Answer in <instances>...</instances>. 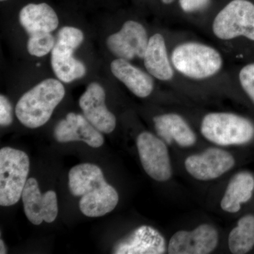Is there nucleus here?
Returning <instances> with one entry per match:
<instances>
[{
  "instance_id": "obj_1",
  "label": "nucleus",
  "mask_w": 254,
  "mask_h": 254,
  "mask_svg": "<svg viewBox=\"0 0 254 254\" xmlns=\"http://www.w3.org/2000/svg\"><path fill=\"white\" fill-rule=\"evenodd\" d=\"M68 187L72 195L81 197L80 210L90 218L103 216L118 205V191L105 181L101 169L94 164L73 167L68 173Z\"/></svg>"
},
{
  "instance_id": "obj_2",
  "label": "nucleus",
  "mask_w": 254,
  "mask_h": 254,
  "mask_svg": "<svg viewBox=\"0 0 254 254\" xmlns=\"http://www.w3.org/2000/svg\"><path fill=\"white\" fill-rule=\"evenodd\" d=\"M64 95L63 83L54 78H48L21 96L16 105L15 113L25 127L38 128L49 121Z\"/></svg>"
},
{
  "instance_id": "obj_3",
  "label": "nucleus",
  "mask_w": 254,
  "mask_h": 254,
  "mask_svg": "<svg viewBox=\"0 0 254 254\" xmlns=\"http://www.w3.org/2000/svg\"><path fill=\"white\" fill-rule=\"evenodd\" d=\"M174 67L187 77L203 79L211 77L222 68L220 53L212 47L201 43H182L171 55Z\"/></svg>"
},
{
  "instance_id": "obj_4",
  "label": "nucleus",
  "mask_w": 254,
  "mask_h": 254,
  "mask_svg": "<svg viewBox=\"0 0 254 254\" xmlns=\"http://www.w3.org/2000/svg\"><path fill=\"white\" fill-rule=\"evenodd\" d=\"M30 169L28 155L4 147L0 150V205L16 204L22 195Z\"/></svg>"
},
{
  "instance_id": "obj_5",
  "label": "nucleus",
  "mask_w": 254,
  "mask_h": 254,
  "mask_svg": "<svg viewBox=\"0 0 254 254\" xmlns=\"http://www.w3.org/2000/svg\"><path fill=\"white\" fill-rule=\"evenodd\" d=\"M200 131L206 139L218 145H242L253 138L254 126L235 114L213 113L203 118Z\"/></svg>"
},
{
  "instance_id": "obj_6",
  "label": "nucleus",
  "mask_w": 254,
  "mask_h": 254,
  "mask_svg": "<svg viewBox=\"0 0 254 254\" xmlns=\"http://www.w3.org/2000/svg\"><path fill=\"white\" fill-rule=\"evenodd\" d=\"M83 39V32L78 28L64 26L58 32V40L52 50L51 64L60 81L71 83L86 74V66L73 55Z\"/></svg>"
},
{
  "instance_id": "obj_7",
  "label": "nucleus",
  "mask_w": 254,
  "mask_h": 254,
  "mask_svg": "<svg viewBox=\"0 0 254 254\" xmlns=\"http://www.w3.org/2000/svg\"><path fill=\"white\" fill-rule=\"evenodd\" d=\"M213 31L219 39L244 36L254 41V4L248 0H232L215 16Z\"/></svg>"
},
{
  "instance_id": "obj_8",
  "label": "nucleus",
  "mask_w": 254,
  "mask_h": 254,
  "mask_svg": "<svg viewBox=\"0 0 254 254\" xmlns=\"http://www.w3.org/2000/svg\"><path fill=\"white\" fill-rule=\"evenodd\" d=\"M136 145L145 173L156 181L170 180L172 167L165 142L153 133L145 131L138 135Z\"/></svg>"
},
{
  "instance_id": "obj_9",
  "label": "nucleus",
  "mask_w": 254,
  "mask_h": 254,
  "mask_svg": "<svg viewBox=\"0 0 254 254\" xmlns=\"http://www.w3.org/2000/svg\"><path fill=\"white\" fill-rule=\"evenodd\" d=\"M146 30L141 23L127 21L118 33L107 38L108 49L118 58L128 60L144 58L148 44Z\"/></svg>"
},
{
  "instance_id": "obj_10",
  "label": "nucleus",
  "mask_w": 254,
  "mask_h": 254,
  "mask_svg": "<svg viewBox=\"0 0 254 254\" xmlns=\"http://www.w3.org/2000/svg\"><path fill=\"white\" fill-rule=\"evenodd\" d=\"M25 214L31 223L39 225L54 222L58 214V197L54 190L42 193L35 178L26 182L21 195Z\"/></svg>"
},
{
  "instance_id": "obj_11",
  "label": "nucleus",
  "mask_w": 254,
  "mask_h": 254,
  "mask_svg": "<svg viewBox=\"0 0 254 254\" xmlns=\"http://www.w3.org/2000/svg\"><path fill=\"white\" fill-rule=\"evenodd\" d=\"M235 161L228 152L220 148H208L199 154L190 155L185 160V168L198 180H214L231 170Z\"/></svg>"
},
{
  "instance_id": "obj_12",
  "label": "nucleus",
  "mask_w": 254,
  "mask_h": 254,
  "mask_svg": "<svg viewBox=\"0 0 254 254\" xmlns=\"http://www.w3.org/2000/svg\"><path fill=\"white\" fill-rule=\"evenodd\" d=\"M218 243V233L211 225L203 224L188 232L179 231L170 239V254H207L213 252Z\"/></svg>"
},
{
  "instance_id": "obj_13",
  "label": "nucleus",
  "mask_w": 254,
  "mask_h": 254,
  "mask_svg": "<svg viewBox=\"0 0 254 254\" xmlns=\"http://www.w3.org/2000/svg\"><path fill=\"white\" fill-rule=\"evenodd\" d=\"M83 115L101 133H110L116 127L115 115L105 104V91L99 83H90L79 100Z\"/></svg>"
},
{
  "instance_id": "obj_14",
  "label": "nucleus",
  "mask_w": 254,
  "mask_h": 254,
  "mask_svg": "<svg viewBox=\"0 0 254 254\" xmlns=\"http://www.w3.org/2000/svg\"><path fill=\"white\" fill-rule=\"evenodd\" d=\"M55 139L60 143L83 141L93 148H99L104 143L101 132L79 114L68 113L55 127Z\"/></svg>"
},
{
  "instance_id": "obj_15",
  "label": "nucleus",
  "mask_w": 254,
  "mask_h": 254,
  "mask_svg": "<svg viewBox=\"0 0 254 254\" xmlns=\"http://www.w3.org/2000/svg\"><path fill=\"white\" fill-rule=\"evenodd\" d=\"M166 252L163 235L153 227L143 225L115 245L113 254H161Z\"/></svg>"
},
{
  "instance_id": "obj_16",
  "label": "nucleus",
  "mask_w": 254,
  "mask_h": 254,
  "mask_svg": "<svg viewBox=\"0 0 254 254\" xmlns=\"http://www.w3.org/2000/svg\"><path fill=\"white\" fill-rule=\"evenodd\" d=\"M157 133L168 144L175 141L182 147H190L196 141L194 132L190 125L177 114H165L153 118Z\"/></svg>"
},
{
  "instance_id": "obj_17",
  "label": "nucleus",
  "mask_w": 254,
  "mask_h": 254,
  "mask_svg": "<svg viewBox=\"0 0 254 254\" xmlns=\"http://www.w3.org/2000/svg\"><path fill=\"white\" fill-rule=\"evenodd\" d=\"M114 76L123 82L136 96L146 98L151 94L154 88V81L148 73L133 66L128 60L118 58L110 64Z\"/></svg>"
},
{
  "instance_id": "obj_18",
  "label": "nucleus",
  "mask_w": 254,
  "mask_h": 254,
  "mask_svg": "<svg viewBox=\"0 0 254 254\" xmlns=\"http://www.w3.org/2000/svg\"><path fill=\"white\" fill-rule=\"evenodd\" d=\"M19 22L29 36L51 33L57 29L59 19L55 10L46 3L28 4L20 11Z\"/></svg>"
},
{
  "instance_id": "obj_19",
  "label": "nucleus",
  "mask_w": 254,
  "mask_h": 254,
  "mask_svg": "<svg viewBox=\"0 0 254 254\" xmlns=\"http://www.w3.org/2000/svg\"><path fill=\"white\" fill-rule=\"evenodd\" d=\"M143 59L145 68L152 76L160 81H170L173 78V68L169 60L165 39L160 33L150 37Z\"/></svg>"
},
{
  "instance_id": "obj_20",
  "label": "nucleus",
  "mask_w": 254,
  "mask_h": 254,
  "mask_svg": "<svg viewBox=\"0 0 254 254\" xmlns=\"http://www.w3.org/2000/svg\"><path fill=\"white\" fill-rule=\"evenodd\" d=\"M254 189V178L250 173H237L229 182L221 200V208L228 213H237L241 205L252 198Z\"/></svg>"
},
{
  "instance_id": "obj_21",
  "label": "nucleus",
  "mask_w": 254,
  "mask_h": 254,
  "mask_svg": "<svg viewBox=\"0 0 254 254\" xmlns=\"http://www.w3.org/2000/svg\"><path fill=\"white\" fill-rule=\"evenodd\" d=\"M229 248L232 254H247L254 246V216L246 215L239 220L229 235Z\"/></svg>"
},
{
  "instance_id": "obj_22",
  "label": "nucleus",
  "mask_w": 254,
  "mask_h": 254,
  "mask_svg": "<svg viewBox=\"0 0 254 254\" xmlns=\"http://www.w3.org/2000/svg\"><path fill=\"white\" fill-rule=\"evenodd\" d=\"M55 43V38L50 33L31 35L27 43L28 52L33 56L41 58L53 50Z\"/></svg>"
},
{
  "instance_id": "obj_23",
  "label": "nucleus",
  "mask_w": 254,
  "mask_h": 254,
  "mask_svg": "<svg viewBox=\"0 0 254 254\" xmlns=\"http://www.w3.org/2000/svg\"><path fill=\"white\" fill-rule=\"evenodd\" d=\"M239 76L242 88L254 103V64L242 68Z\"/></svg>"
},
{
  "instance_id": "obj_24",
  "label": "nucleus",
  "mask_w": 254,
  "mask_h": 254,
  "mask_svg": "<svg viewBox=\"0 0 254 254\" xmlns=\"http://www.w3.org/2000/svg\"><path fill=\"white\" fill-rule=\"evenodd\" d=\"M13 122V109L9 99L4 95H0V125L8 127Z\"/></svg>"
},
{
  "instance_id": "obj_25",
  "label": "nucleus",
  "mask_w": 254,
  "mask_h": 254,
  "mask_svg": "<svg viewBox=\"0 0 254 254\" xmlns=\"http://www.w3.org/2000/svg\"><path fill=\"white\" fill-rule=\"evenodd\" d=\"M180 7L186 13H193L206 8L210 0H179Z\"/></svg>"
},
{
  "instance_id": "obj_26",
  "label": "nucleus",
  "mask_w": 254,
  "mask_h": 254,
  "mask_svg": "<svg viewBox=\"0 0 254 254\" xmlns=\"http://www.w3.org/2000/svg\"><path fill=\"white\" fill-rule=\"evenodd\" d=\"M0 248H1V250H0V254H4L6 253V248H5L4 243L2 240L0 241Z\"/></svg>"
},
{
  "instance_id": "obj_27",
  "label": "nucleus",
  "mask_w": 254,
  "mask_h": 254,
  "mask_svg": "<svg viewBox=\"0 0 254 254\" xmlns=\"http://www.w3.org/2000/svg\"><path fill=\"white\" fill-rule=\"evenodd\" d=\"M165 4H170L175 1V0H161Z\"/></svg>"
},
{
  "instance_id": "obj_28",
  "label": "nucleus",
  "mask_w": 254,
  "mask_h": 254,
  "mask_svg": "<svg viewBox=\"0 0 254 254\" xmlns=\"http://www.w3.org/2000/svg\"><path fill=\"white\" fill-rule=\"evenodd\" d=\"M0 1H6V0H0Z\"/></svg>"
}]
</instances>
